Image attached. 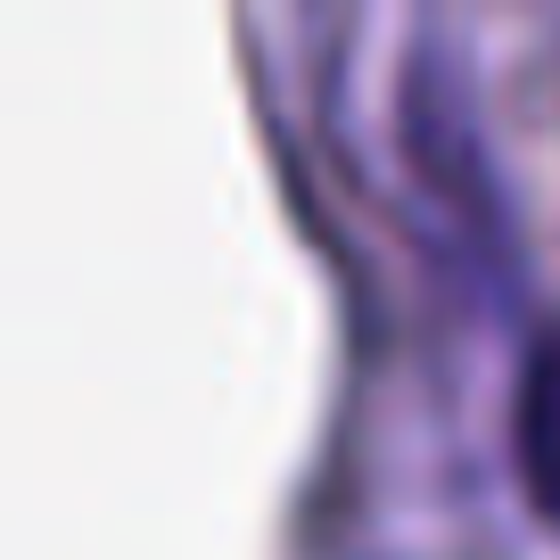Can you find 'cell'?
I'll list each match as a JSON object with an SVG mask.
<instances>
[{
	"label": "cell",
	"instance_id": "obj_1",
	"mask_svg": "<svg viewBox=\"0 0 560 560\" xmlns=\"http://www.w3.org/2000/svg\"><path fill=\"white\" fill-rule=\"evenodd\" d=\"M520 470L544 511H560V322L527 347L520 371Z\"/></svg>",
	"mask_w": 560,
	"mask_h": 560
}]
</instances>
